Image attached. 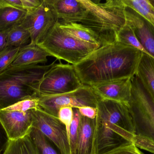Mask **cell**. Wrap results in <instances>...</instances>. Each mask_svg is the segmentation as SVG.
<instances>
[{
  "label": "cell",
  "instance_id": "obj_1",
  "mask_svg": "<svg viewBox=\"0 0 154 154\" xmlns=\"http://www.w3.org/2000/svg\"><path fill=\"white\" fill-rule=\"evenodd\" d=\"M143 53L116 41L99 47L73 66L82 83L92 86L134 77Z\"/></svg>",
  "mask_w": 154,
  "mask_h": 154
},
{
  "label": "cell",
  "instance_id": "obj_2",
  "mask_svg": "<svg viewBox=\"0 0 154 154\" xmlns=\"http://www.w3.org/2000/svg\"><path fill=\"white\" fill-rule=\"evenodd\" d=\"M96 108L91 154L103 153L125 144L133 143L134 127L127 105L99 99Z\"/></svg>",
  "mask_w": 154,
  "mask_h": 154
},
{
  "label": "cell",
  "instance_id": "obj_3",
  "mask_svg": "<svg viewBox=\"0 0 154 154\" xmlns=\"http://www.w3.org/2000/svg\"><path fill=\"white\" fill-rule=\"evenodd\" d=\"M10 66L0 73V109L36 97L37 83L56 64Z\"/></svg>",
  "mask_w": 154,
  "mask_h": 154
},
{
  "label": "cell",
  "instance_id": "obj_4",
  "mask_svg": "<svg viewBox=\"0 0 154 154\" xmlns=\"http://www.w3.org/2000/svg\"><path fill=\"white\" fill-rule=\"evenodd\" d=\"M80 2L86 8V13L80 23L97 35L101 46L116 42L118 33L126 22V6L123 0Z\"/></svg>",
  "mask_w": 154,
  "mask_h": 154
},
{
  "label": "cell",
  "instance_id": "obj_5",
  "mask_svg": "<svg viewBox=\"0 0 154 154\" xmlns=\"http://www.w3.org/2000/svg\"><path fill=\"white\" fill-rule=\"evenodd\" d=\"M131 82L128 108L134 127L133 143L154 154V100L136 76Z\"/></svg>",
  "mask_w": 154,
  "mask_h": 154
},
{
  "label": "cell",
  "instance_id": "obj_6",
  "mask_svg": "<svg viewBox=\"0 0 154 154\" xmlns=\"http://www.w3.org/2000/svg\"><path fill=\"white\" fill-rule=\"evenodd\" d=\"M38 45L50 56L72 65L77 64L100 47L78 39L61 29L58 22Z\"/></svg>",
  "mask_w": 154,
  "mask_h": 154
},
{
  "label": "cell",
  "instance_id": "obj_7",
  "mask_svg": "<svg viewBox=\"0 0 154 154\" xmlns=\"http://www.w3.org/2000/svg\"><path fill=\"white\" fill-rule=\"evenodd\" d=\"M41 109L53 116L57 117L60 108L69 107L79 108L81 107H97L99 98L90 86L83 85L76 90L56 95H37Z\"/></svg>",
  "mask_w": 154,
  "mask_h": 154
},
{
  "label": "cell",
  "instance_id": "obj_8",
  "mask_svg": "<svg viewBox=\"0 0 154 154\" xmlns=\"http://www.w3.org/2000/svg\"><path fill=\"white\" fill-rule=\"evenodd\" d=\"M83 84L72 65L56 63L36 86L37 95H56L76 90Z\"/></svg>",
  "mask_w": 154,
  "mask_h": 154
},
{
  "label": "cell",
  "instance_id": "obj_9",
  "mask_svg": "<svg viewBox=\"0 0 154 154\" xmlns=\"http://www.w3.org/2000/svg\"><path fill=\"white\" fill-rule=\"evenodd\" d=\"M58 22V19L47 0L37 9L27 12L21 24L30 35V43L38 44L45 39L51 29Z\"/></svg>",
  "mask_w": 154,
  "mask_h": 154
},
{
  "label": "cell",
  "instance_id": "obj_10",
  "mask_svg": "<svg viewBox=\"0 0 154 154\" xmlns=\"http://www.w3.org/2000/svg\"><path fill=\"white\" fill-rule=\"evenodd\" d=\"M32 127L39 130L47 138L53 142L60 154H70V146L65 126L57 117L42 109L32 110Z\"/></svg>",
  "mask_w": 154,
  "mask_h": 154
},
{
  "label": "cell",
  "instance_id": "obj_11",
  "mask_svg": "<svg viewBox=\"0 0 154 154\" xmlns=\"http://www.w3.org/2000/svg\"><path fill=\"white\" fill-rule=\"evenodd\" d=\"M32 110L23 112L0 109V122L9 140L15 141L29 134L33 124Z\"/></svg>",
  "mask_w": 154,
  "mask_h": 154
},
{
  "label": "cell",
  "instance_id": "obj_12",
  "mask_svg": "<svg viewBox=\"0 0 154 154\" xmlns=\"http://www.w3.org/2000/svg\"><path fill=\"white\" fill-rule=\"evenodd\" d=\"M131 78L108 81L91 87L100 99L115 101L128 106L131 96Z\"/></svg>",
  "mask_w": 154,
  "mask_h": 154
},
{
  "label": "cell",
  "instance_id": "obj_13",
  "mask_svg": "<svg viewBox=\"0 0 154 154\" xmlns=\"http://www.w3.org/2000/svg\"><path fill=\"white\" fill-rule=\"evenodd\" d=\"M126 23L130 26L148 55L154 58V28L139 14L126 6Z\"/></svg>",
  "mask_w": 154,
  "mask_h": 154
},
{
  "label": "cell",
  "instance_id": "obj_14",
  "mask_svg": "<svg viewBox=\"0 0 154 154\" xmlns=\"http://www.w3.org/2000/svg\"><path fill=\"white\" fill-rule=\"evenodd\" d=\"M60 24L80 23L85 17L86 9L80 0H47Z\"/></svg>",
  "mask_w": 154,
  "mask_h": 154
},
{
  "label": "cell",
  "instance_id": "obj_15",
  "mask_svg": "<svg viewBox=\"0 0 154 154\" xmlns=\"http://www.w3.org/2000/svg\"><path fill=\"white\" fill-rule=\"evenodd\" d=\"M49 54L38 44H27L20 50L11 66H28L45 63Z\"/></svg>",
  "mask_w": 154,
  "mask_h": 154
},
{
  "label": "cell",
  "instance_id": "obj_16",
  "mask_svg": "<svg viewBox=\"0 0 154 154\" xmlns=\"http://www.w3.org/2000/svg\"><path fill=\"white\" fill-rule=\"evenodd\" d=\"M93 120L80 115L75 154H91Z\"/></svg>",
  "mask_w": 154,
  "mask_h": 154
},
{
  "label": "cell",
  "instance_id": "obj_17",
  "mask_svg": "<svg viewBox=\"0 0 154 154\" xmlns=\"http://www.w3.org/2000/svg\"><path fill=\"white\" fill-rule=\"evenodd\" d=\"M135 76L154 100V58L143 53Z\"/></svg>",
  "mask_w": 154,
  "mask_h": 154
},
{
  "label": "cell",
  "instance_id": "obj_18",
  "mask_svg": "<svg viewBox=\"0 0 154 154\" xmlns=\"http://www.w3.org/2000/svg\"><path fill=\"white\" fill-rule=\"evenodd\" d=\"M27 14L23 9L0 7V31L8 32L23 20Z\"/></svg>",
  "mask_w": 154,
  "mask_h": 154
},
{
  "label": "cell",
  "instance_id": "obj_19",
  "mask_svg": "<svg viewBox=\"0 0 154 154\" xmlns=\"http://www.w3.org/2000/svg\"><path fill=\"white\" fill-rule=\"evenodd\" d=\"M61 29L72 36L84 42L97 44L101 47V41L97 35L91 30L79 23L60 24Z\"/></svg>",
  "mask_w": 154,
  "mask_h": 154
},
{
  "label": "cell",
  "instance_id": "obj_20",
  "mask_svg": "<svg viewBox=\"0 0 154 154\" xmlns=\"http://www.w3.org/2000/svg\"><path fill=\"white\" fill-rule=\"evenodd\" d=\"M3 154H41L30 135L15 141L9 140Z\"/></svg>",
  "mask_w": 154,
  "mask_h": 154
},
{
  "label": "cell",
  "instance_id": "obj_21",
  "mask_svg": "<svg viewBox=\"0 0 154 154\" xmlns=\"http://www.w3.org/2000/svg\"><path fill=\"white\" fill-rule=\"evenodd\" d=\"M29 39V33L20 24L7 32L6 46L21 48L27 45Z\"/></svg>",
  "mask_w": 154,
  "mask_h": 154
},
{
  "label": "cell",
  "instance_id": "obj_22",
  "mask_svg": "<svg viewBox=\"0 0 154 154\" xmlns=\"http://www.w3.org/2000/svg\"><path fill=\"white\" fill-rule=\"evenodd\" d=\"M123 2L125 6L135 11L154 28V7L149 0H123Z\"/></svg>",
  "mask_w": 154,
  "mask_h": 154
},
{
  "label": "cell",
  "instance_id": "obj_23",
  "mask_svg": "<svg viewBox=\"0 0 154 154\" xmlns=\"http://www.w3.org/2000/svg\"><path fill=\"white\" fill-rule=\"evenodd\" d=\"M117 41L135 48L144 54H147V52L135 35L132 28L127 23L118 33Z\"/></svg>",
  "mask_w": 154,
  "mask_h": 154
},
{
  "label": "cell",
  "instance_id": "obj_24",
  "mask_svg": "<svg viewBox=\"0 0 154 154\" xmlns=\"http://www.w3.org/2000/svg\"><path fill=\"white\" fill-rule=\"evenodd\" d=\"M33 143L41 154H58L50 144L47 137L38 129L32 127L29 134Z\"/></svg>",
  "mask_w": 154,
  "mask_h": 154
},
{
  "label": "cell",
  "instance_id": "obj_25",
  "mask_svg": "<svg viewBox=\"0 0 154 154\" xmlns=\"http://www.w3.org/2000/svg\"><path fill=\"white\" fill-rule=\"evenodd\" d=\"M80 118V115L78 108H73V118L70 126L69 137L70 154H75Z\"/></svg>",
  "mask_w": 154,
  "mask_h": 154
},
{
  "label": "cell",
  "instance_id": "obj_26",
  "mask_svg": "<svg viewBox=\"0 0 154 154\" xmlns=\"http://www.w3.org/2000/svg\"><path fill=\"white\" fill-rule=\"evenodd\" d=\"M39 108H40L39 105V99L36 96L22 100L4 109L10 111L25 112Z\"/></svg>",
  "mask_w": 154,
  "mask_h": 154
},
{
  "label": "cell",
  "instance_id": "obj_27",
  "mask_svg": "<svg viewBox=\"0 0 154 154\" xmlns=\"http://www.w3.org/2000/svg\"><path fill=\"white\" fill-rule=\"evenodd\" d=\"M20 49V48L8 47L0 53V73L11 66Z\"/></svg>",
  "mask_w": 154,
  "mask_h": 154
},
{
  "label": "cell",
  "instance_id": "obj_28",
  "mask_svg": "<svg viewBox=\"0 0 154 154\" xmlns=\"http://www.w3.org/2000/svg\"><path fill=\"white\" fill-rule=\"evenodd\" d=\"M57 118L66 127L69 143L70 127L73 118V108L69 107L61 108L59 110Z\"/></svg>",
  "mask_w": 154,
  "mask_h": 154
},
{
  "label": "cell",
  "instance_id": "obj_29",
  "mask_svg": "<svg viewBox=\"0 0 154 154\" xmlns=\"http://www.w3.org/2000/svg\"><path fill=\"white\" fill-rule=\"evenodd\" d=\"M100 154H143L133 143L125 144Z\"/></svg>",
  "mask_w": 154,
  "mask_h": 154
},
{
  "label": "cell",
  "instance_id": "obj_30",
  "mask_svg": "<svg viewBox=\"0 0 154 154\" xmlns=\"http://www.w3.org/2000/svg\"><path fill=\"white\" fill-rule=\"evenodd\" d=\"M78 109L80 115L84 117L93 120L97 117V111L96 108L84 106L79 108Z\"/></svg>",
  "mask_w": 154,
  "mask_h": 154
},
{
  "label": "cell",
  "instance_id": "obj_31",
  "mask_svg": "<svg viewBox=\"0 0 154 154\" xmlns=\"http://www.w3.org/2000/svg\"><path fill=\"white\" fill-rule=\"evenodd\" d=\"M43 0H21L23 8L27 12L31 11L38 8Z\"/></svg>",
  "mask_w": 154,
  "mask_h": 154
},
{
  "label": "cell",
  "instance_id": "obj_32",
  "mask_svg": "<svg viewBox=\"0 0 154 154\" xmlns=\"http://www.w3.org/2000/svg\"><path fill=\"white\" fill-rule=\"evenodd\" d=\"M9 141L7 134L0 122V154L4 153L7 148Z\"/></svg>",
  "mask_w": 154,
  "mask_h": 154
},
{
  "label": "cell",
  "instance_id": "obj_33",
  "mask_svg": "<svg viewBox=\"0 0 154 154\" xmlns=\"http://www.w3.org/2000/svg\"><path fill=\"white\" fill-rule=\"evenodd\" d=\"M0 7H11L23 9L21 0H0Z\"/></svg>",
  "mask_w": 154,
  "mask_h": 154
},
{
  "label": "cell",
  "instance_id": "obj_34",
  "mask_svg": "<svg viewBox=\"0 0 154 154\" xmlns=\"http://www.w3.org/2000/svg\"><path fill=\"white\" fill-rule=\"evenodd\" d=\"M7 32L0 31V53L6 48V36Z\"/></svg>",
  "mask_w": 154,
  "mask_h": 154
},
{
  "label": "cell",
  "instance_id": "obj_35",
  "mask_svg": "<svg viewBox=\"0 0 154 154\" xmlns=\"http://www.w3.org/2000/svg\"><path fill=\"white\" fill-rule=\"evenodd\" d=\"M151 4L154 7V0H149Z\"/></svg>",
  "mask_w": 154,
  "mask_h": 154
}]
</instances>
